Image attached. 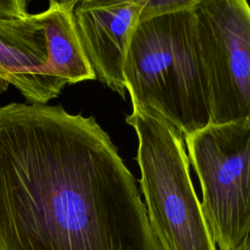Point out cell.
<instances>
[{
  "label": "cell",
  "mask_w": 250,
  "mask_h": 250,
  "mask_svg": "<svg viewBox=\"0 0 250 250\" xmlns=\"http://www.w3.org/2000/svg\"><path fill=\"white\" fill-rule=\"evenodd\" d=\"M0 250H161L135 177L94 116L0 106Z\"/></svg>",
  "instance_id": "6da1fadb"
},
{
  "label": "cell",
  "mask_w": 250,
  "mask_h": 250,
  "mask_svg": "<svg viewBox=\"0 0 250 250\" xmlns=\"http://www.w3.org/2000/svg\"><path fill=\"white\" fill-rule=\"evenodd\" d=\"M192 8L137 22L123 70L132 106L156 112L184 136L210 124Z\"/></svg>",
  "instance_id": "7a4b0ae2"
},
{
  "label": "cell",
  "mask_w": 250,
  "mask_h": 250,
  "mask_svg": "<svg viewBox=\"0 0 250 250\" xmlns=\"http://www.w3.org/2000/svg\"><path fill=\"white\" fill-rule=\"evenodd\" d=\"M136 161L150 229L161 250H218L189 173L184 135L156 112L133 107Z\"/></svg>",
  "instance_id": "3957f363"
},
{
  "label": "cell",
  "mask_w": 250,
  "mask_h": 250,
  "mask_svg": "<svg viewBox=\"0 0 250 250\" xmlns=\"http://www.w3.org/2000/svg\"><path fill=\"white\" fill-rule=\"evenodd\" d=\"M184 141L212 239L218 250H233L249 239L250 119L209 124Z\"/></svg>",
  "instance_id": "277c9868"
},
{
  "label": "cell",
  "mask_w": 250,
  "mask_h": 250,
  "mask_svg": "<svg viewBox=\"0 0 250 250\" xmlns=\"http://www.w3.org/2000/svg\"><path fill=\"white\" fill-rule=\"evenodd\" d=\"M210 124L250 119V8L246 0H197L192 8Z\"/></svg>",
  "instance_id": "5b68a950"
},
{
  "label": "cell",
  "mask_w": 250,
  "mask_h": 250,
  "mask_svg": "<svg viewBox=\"0 0 250 250\" xmlns=\"http://www.w3.org/2000/svg\"><path fill=\"white\" fill-rule=\"evenodd\" d=\"M48 48L38 14L23 0L0 1V94L15 86L30 104L60 94L47 75Z\"/></svg>",
  "instance_id": "8992f818"
},
{
  "label": "cell",
  "mask_w": 250,
  "mask_h": 250,
  "mask_svg": "<svg viewBox=\"0 0 250 250\" xmlns=\"http://www.w3.org/2000/svg\"><path fill=\"white\" fill-rule=\"evenodd\" d=\"M142 3L143 0H82L73 9L78 37L96 79L124 100V62Z\"/></svg>",
  "instance_id": "52a82bcc"
},
{
  "label": "cell",
  "mask_w": 250,
  "mask_h": 250,
  "mask_svg": "<svg viewBox=\"0 0 250 250\" xmlns=\"http://www.w3.org/2000/svg\"><path fill=\"white\" fill-rule=\"evenodd\" d=\"M76 2L52 0L46 10L38 13L47 40V75L59 94L67 84L96 79L75 27Z\"/></svg>",
  "instance_id": "ba28073f"
},
{
  "label": "cell",
  "mask_w": 250,
  "mask_h": 250,
  "mask_svg": "<svg viewBox=\"0 0 250 250\" xmlns=\"http://www.w3.org/2000/svg\"><path fill=\"white\" fill-rule=\"evenodd\" d=\"M196 2L197 0H143L138 22L158 16L191 9Z\"/></svg>",
  "instance_id": "9c48e42d"
},
{
  "label": "cell",
  "mask_w": 250,
  "mask_h": 250,
  "mask_svg": "<svg viewBox=\"0 0 250 250\" xmlns=\"http://www.w3.org/2000/svg\"><path fill=\"white\" fill-rule=\"evenodd\" d=\"M233 250H249V239H246L244 242H242L238 247L234 248Z\"/></svg>",
  "instance_id": "30bf717a"
}]
</instances>
